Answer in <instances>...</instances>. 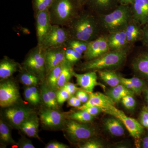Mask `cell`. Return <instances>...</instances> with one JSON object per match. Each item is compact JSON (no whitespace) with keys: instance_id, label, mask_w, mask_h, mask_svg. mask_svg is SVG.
<instances>
[{"instance_id":"cell-43","label":"cell","mask_w":148,"mask_h":148,"mask_svg":"<svg viewBox=\"0 0 148 148\" xmlns=\"http://www.w3.org/2000/svg\"><path fill=\"white\" fill-rule=\"evenodd\" d=\"M88 92L84 90L79 89L76 92V96L78 98L82 103H86L88 101L89 95L88 94Z\"/></svg>"},{"instance_id":"cell-12","label":"cell","mask_w":148,"mask_h":148,"mask_svg":"<svg viewBox=\"0 0 148 148\" xmlns=\"http://www.w3.org/2000/svg\"><path fill=\"white\" fill-rule=\"evenodd\" d=\"M34 114L32 109L22 107L9 108L5 112L7 119L14 127L18 128H20L22 123Z\"/></svg>"},{"instance_id":"cell-7","label":"cell","mask_w":148,"mask_h":148,"mask_svg":"<svg viewBox=\"0 0 148 148\" xmlns=\"http://www.w3.org/2000/svg\"><path fill=\"white\" fill-rule=\"evenodd\" d=\"M103 112L120 120L130 135L133 138H139L143 133L144 129L141 123L136 119L127 116L122 111L117 109L114 106L109 110H104Z\"/></svg>"},{"instance_id":"cell-6","label":"cell","mask_w":148,"mask_h":148,"mask_svg":"<svg viewBox=\"0 0 148 148\" xmlns=\"http://www.w3.org/2000/svg\"><path fill=\"white\" fill-rule=\"evenodd\" d=\"M29 72L42 76L46 71L45 50L38 45L31 51L24 63Z\"/></svg>"},{"instance_id":"cell-50","label":"cell","mask_w":148,"mask_h":148,"mask_svg":"<svg viewBox=\"0 0 148 148\" xmlns=\"http://www.w3.org/2000/svg\"><path fill=\"white\" fill-rule=\"evenodd\" d=\"M19 147L21 148H35V147L31 141L29 140L23 141L20 143Z\"/></svg>"},{"instance_id":"cell-1","label":"cell","mask_w":148,"mask_h":148,"mask_svg":"<svg viewBox=\"0 0 148 148\" xmlns=\"http://www.w3.org/2000/svg\"><path fill=\"white\" fill-rule=\"evenodd\" d=\"M68 25L70 38L88 42L100 36L102 27L99 19L87 13L77 15Z\"/></svg>"},{"instance_id":"cell-19","label":"cell","mask_w":148,"mask_h":148,"mask_svg":"<svg viewBox=\"0 0 148 148\" xmlns=\"http://www.w3.org/2000/svg\"><path fill=\"white\" fill-rule=\"evenodd\" d=\"M108 39L110 50L124 49L127 44L124 29L110 33Z\"/></svg>"},{"instance_id":"cell-24","label":"cell","mask_w":148,"mask_h":148,"mask_svg":"<svg viewBox=\"0 0 148 148\" xmlns=\"http://www.w3.org/2000/svg\"><path fill=\"white\" fill-rule=\"evenodd\" d=\"M98 74L101 79L112 88L121 84L120 77L113 71L108 69L101 70L98 71Z\"/></svg>"},{"instance_id":"cell-17","label":"cell","mask_w":148,"mask_h":148,"mask_svg":"<svg viewBox=\"0 0 148 148\" xmlns=\"http://www.w3.org/2000/svg\"><path fill=\"white\" fill-rule=\"evenodd\" d=\"M89 94L88 101L82 106L79 107L78 109L88 106H95L101 108L103 112L114 106L115 102L107 95H104L100 92H92Z\"/></svg>"},{"instance_id":"cell-27","label":"cell","mask_w":148,"mask_h":148,"mask_svg":"<svg viewBox=\"0 0 148 148\" xmlns=\"http://www.w3.org/2000/svg\"><path fill=\"white\" fill-rule=\"evenodd\" d=\"M63 63L56 66L48 74V86L53 90L57 88V82L62 71Z\"/></svg>"},{"instance_id":"cell-38","label":"cell","mask_w":148,"mask_h":148,"mask_svg":"<svg viewBox=\"0 0 148 148\" xmlns=\"http://www.w3.org/2000/svg\"><path fill=\"white\" fill-rule=\"evenodd\" d=\"M113 88L116 91L120 93L123 97L127 95H133L135 92L130 89H128L127 88L124 86L123 85L120 84L115 87L112 88Z\"/></svg>"},{"instance_id":"cell-23","label":"cell","mask_w":148,"mask_h":148,"mask_svg":"<svg viewBox=\"0 0 148 148\" xmlns=\"http://www.w3.org/2000/svg\"><path fill=\"white\" fill-rule=\"evenodd\" d=\"M17 69V64L16 62L8 58L3 59L0 63V77L6 79L11 76Z\"/></svg>"},{"instance_id":"cell-26","label":"cell","mask_w":148,"mask_h":148,"mask_svg":"<svg viewBox=\"0 0 148 148\" xmlns=\"http://www.w3.org/2000/svg\"><path fill=\"white\" fill-rule=\"evenodd\" d=\"M73 72L70 63L65 60L63 63V68L57 82V88H62L64 85L69 82L73 75Z\"/></svg>"},{"instance_id":"cell-32","label":"cell","mask_w":148,"mask_h":148,"mask_svg":"<svg viewBox=\"0 0 148 148\" xmlns=\"http://www.w3.org/2000/svg\"><path fill=\"white\" fill-rule=\"evenodd\" d=\"M54 0H34V5L36 12L49 9Z\"/></svg>"},{"instance_id":"cell-3","label":"cell","mask_w":148,"mask_h":148,"mask_svg":"<svg viewBox=\"0 0 148 148\" xmlns=\"http://www.w3.org/2000/svg\"><path fill=\"white\" fill-rule=\"evenodd\" d=\"M127 55L125 49L110 51L98 58L88 61L83 65L82 70L99 71L116 68L124 62Z\"/></svg>"},{"instance_id":"cell-4","label":"cell","mask_w":148,"mask_h":148,"mask_svg":"<svg viewBox=\"0 0 148 148\" xmlns=\"http://www.w3.org/2000/svg\"><path fill=\"white\" fill-rule=\"evenodd\" d=\"M49 10L52 24L60 26L68 25L77 15L73 0H54Z\"/></svg>"},{"instance_id":"cell-22","label":"cell","mask_w":148,"mask_h":148,"mask_svg":"<svg viewBox=\"0 0 148 148\" xmlns=\"http://www.w3.org/2000/svg\"><path fill=\"white\" fill-rule=\"evenodd\" d=\"M104 125L106 130L114 136L121 137L124 134V124L115 117L105 120Z\"/></svg>"},{"instance_id":"cell-53","label":"cell","mask_w":148,"mask_h":148,"mask_svg":"<svg viewBox=\"0 0 148 148\" xmlns=\"http://www.w3.org/2000/svg\"><path fill=\"white\" fill-rule=\"evenodd\" d=\"M76 1L80 5H82L85 2L87 1V0H76Z\"/></svg>"},{"instance_id":"cell-14","label":"cell","mask_w":148,"mask_h":148,"mask_svg":"<svg viewBox=\"0 0 148 148\" xmlns=\"http://www.w3.org/2000/svg\"><path fill=\"white\" fill-rule=\"evenodd\" d=\"M131 5L132 18L140 24H148V0H132Z\"/></svg>"},{"instance_id":"cell-29","label":"cell","mask_w":148,"mask_h":148,"mask_svg":"<svg viewBox=\"0 0 148 148\" xmlns=\"http://www.w3.org/2000/svg\"><path fill=\"white\" fill-rule=\"evenodd\" d=\"M0 138L1 141L4 143H14L11 135L9 128L1 120L0 121Z\"/></svg>"},{"instance_id":"cell-51","label":"cell","mask_w":148,"mask_h":148,"mask_svg":"<svg viewBox=\"0 0 148 148\" xmlns=\"http://www.w3.org/2000/svg\"><path fill=\"white\" fill-rule=\"evenodd\" d=\"M142 145L143 148H148V136L143 139Z\"/></svg>"},{"instance_id":"cell-49","label":"cell","mask_w":148,"mask_h":148,"mask_svg":"<svg viewBox=\"0 0 148 148\" xmlns=\"http://www.w3.org/2000/svg\"><path fill=\"white\" fill-rule=\"evenodd\" d=\"M29 87H30V89L32 91V94L34 97L35 100L36 101L37 104H38L40 101V94L38 90V89L35 86H29Z\"/></svg>"},{"instance_id":"cell-35","label":"cell","mask_w":148,"mask_h":148,"mask_svg":"<svg viewBox=\"0 0 148 148\" xmlns=\"http://www.w3.org/2000/svg\"><path fill=\"white\" fill-rule=\"evenodd\" d=\"M121 102L125 108L130 110L135 109L136 106V101L133 97V95H127L123 97Z\"/></svg>"},{"instance_id":"cell-41","label":"cell","mask_w":148,"mask_h":148,"mask_svg":"<svg viewBox=\"0 0 148 148\" xmlns=\"http://www.w3.org/2000/svg\"><path fill=\"white\" fill-rule=\"evenodd\" d=\"M103 145L100 142L95 140H89L86 142L82 145L80 146L81 148H102Z\"/></svg>"},{"instance_id":"cell-47","label":"cell","mask_w":148,"mask_h":148,"mask_svg":"<svg viewBox=\"0 0 148 148\" xmlns=\"http://www.w3.org/2000/svg\"><path fill=\"white\" fill-rule=\"evenodd\" d=\"M69 146L63 143L57 142H52L46 146V148H68Z\"/></svg>"},{"instance_id":"cell-31","label":"cell","mask_w":148,"mask_h":148,"mask_svg":"<svg viewBox=\"0 0 148 148\" xmlns=\"http://www.w3.org/2000/svg\"><path fill=\"white\" fill-rule=\"evenodd\" d=\"M20 80L23 84L28 86H36L39 82L37 75L30 72L22 74L20 77Z\"/></svg>"},{"instance_id":"cell-52","label":"cell","mask_w":148,"mask_h":148,"mask_svg":"<svg viewBox=\"0 0 148 148\" xmlns=\"http://www.w3.org/2000/svg\"><path fill=\"white\" fill-rule=\"evenodd\" d=\"M132 0H118L120 4L127 5L130 4Z\"/></svg>"},{"instance_id":"cell-39","label":"cell","mask_w":148,"mask_h":148,"mask_svg":"<svg viewBox=\"0 0 148 148\" xmlns=\"http://www.w3.org/2000/svg\"><path fill=\"white\" fill-rule=\"evenodd\" d=\"M78 109L79 110L86 111L93 116H96L103 112V110L101 108L95 106H88Z\"/></svg>"},{"instance_id":"cell-10","label":"cell","mask_w":148,"mask_h":148,"mask_svg":"<svg viewBox=\"0 0 148 148\" xmlns=\"http://www.w3.org/2000/svg\"><path fill=\"white\" fill-rule=\"evenodd\" d=\"M110 50L108 36L102 35L88 42L84 56L88 61H90L100 57Z\"/></svg>"},{"instance_id":"cell-13","label":"cell","mask_w":148,"mask_h":148,"mask_svg":"<svg viewBox=\"0 0 148 148\" xmlns=\"http://www.w3.org/2000/svg\"><path fill=\"white\" fill-rule=\"evenodd\" d=\"M65 49L63 47L45 50L46 72L48 74L54 68L66 60Z\"/></svg>"},{"instance_id":"cell-33","label":"cell","mask_w":148,"mask_h":148,"mask_svg":"<svg viewBox=\"0 0 148 148\" xmlns=\"http://www.w3.org/2000/svg\"><path fill=\"white\" fill-rule=\"evenodd\" d=\"M82 54L71 48H68L65 50V58L70 64L75 63L80 59Z\"/></svg>"},{"instance_id":"cell-48","label":"cell","mask_w":148,"mask_h":148,"mask_svg":"<svg viewBox=\"0 0 148 148\" xmlns=\"http://www.w3.org/2000/svg\"><path fill=\"white\" fill-rule=\"evenodd\" d=\"M142 40L143 43L148 46V24L145 25V27L143 29Z\"/></svg>"},{"instance_id":"cell-15","label":"cell","mask_w":148,"mask_h":148,"mask_svg":"<svg viewBox=\"0 0 148 148\" xmlns=\"http://www.w3.org/2000/svg\"><path fill=\"white\" fill-rule=\"evenodd\" d=\"M73 75L76 79L78 85L88 93L92 92L97 86H102L97 82V74L95 71L84 74H78L73 72Z\"/></svg>"},{"instance_id":"cell-5","label":"cell","mask_w":148,"mask_h":148,"mask_svg":"<svg viewBox=\"0 0 148 148\" xmlns=\"http://www.w3.org/2000/svg\"><path fill=\"white\" fill-rule=\"evenodd\" d=\"M60 25L52 24L49 32L42 43L44 50L48 49L64 47L70 39L68 30Z\"/></svg>"},{"instance_id":"cell-11","label":"cell","mask_w":148,"mask_h":148,"mask_svg":"<svg viewBox=\"0 0 148 148\" xmlns=\"http://www.w3.org/2000/svg\"><path fill=\"white\" fill-rule=\"evenodd\" d=\"M52 25L49 10L37 12L36 29L38 45H41Z\"/></svg>"},{"instance_id":"cell-28","label":"cell","mask_w":148,"mask_h":148,"mask_svg":"<svg viewBox=\"0 0 148 148\" xmlns=\"http://www.w3.org/2000/svg\"><path fill=\"white\" fill-rule=\"evenodd\" d=\"M88 42L70 38L66 43L68 48H71L81 54H83L87 49Z\"/></svg>"},{"instance_id":"cell-37","label":"cell","mask_w":148,"mask_h":148,"mask_svg":"<svg viewBox=\"0 0 148 148\" xmlns=\"http://www.w3.org/2000/svg\"><path fill=\"white\" fill-rule=\"evenodd\" d=\"M41 96L42 99L45 105L48 108L53 109V106L51 103L49 95L46 89V85H44L42 86L41 88Z\"/></svg>"},{"instance_id":"cell-34","label":"cell","mask_w":148,"mask_h":148,"mask_svg":"<svg viewBox=\"0 0 148 148\" xmlns=\"http://www.w3.org/2000/svg\"><path fill=\"white\" fill-rule=\"evenodd\" d=\"M126 79L132 84L135 93L138 95L140 94L144 89L145 86V82L143 80L136 77L132 78Z\"/></svg>"},{"instance_id":"cell-18","label":"cell","mask_w":148,"mask_h":148,"mask_svg":"<svg viewBox=\"0 0 148 148\" xmlns=\"http://www.w3.org/2000/svg\"><path fill=\"white\" fill-rule=\"evenodd\" d=\"M88 5L99 15L110 13L117 7L118 0H87Z\"/></svg>"},{"instance_id":"cell-25","label":"cell","mask_w":148,"mask_h":148,"mask_svg":"<svg viewBox=\"0 0 148 148\" xmlns=\"http://www.w3.org/2000/svg\"><path fill=\"white\" fill-rule=\"evenodd\" d=\"M132 67L138 73L148 78V53L138 56L133 61Z\"/></svg>"},{"instance_id":"cell-46","label":"cell","mask_w":148,"mask_h":148,"mask_svg":"<svg viewBox=\"0 0 148 148\" xmlns=\"http://www.w3.org/2000/svg\"><path fill=\"white\" fill-rule=\"evenodd\" d=\"M82 102L80 101L76 96H71L70 97L68 100V104L69 106L71 107L78 108L81 106Z\"/></svg>"},{"instance_id":"cell-21","label":"cell","mask_w":148,"mask_h":148,"mask_svg":"<svg viewBox=\"0 0 148 148\" xmlns=\"http://www.w3.org/2000/svg\"><path fill=\"white\" fill-rule=\"evenodd\" d=\"M38 119L34 114L22 123L20 129L29 137L38 138Z\"/></svg>"},{"instance_id":"cell-44","label":"cell","mask_w":148,"mask_h":148,"mask_svg":"<svg viewBox=\"0 0 148 148\" xmlns=\"http://www.w3.org/2000/svg\"><path fill=\"white\" fill-rule=\"evenodd\" d=\"M24 96L26 100L33 105H37L36 101L35 100L34 95L32 94L30 87H28L25 89L24 91Z\"/></svg>"},{"instance_id":"cell-36","label":"cell","mask_w":148,"mask_h":148,"mask_svg":"<svg viewBox=\"0 0 148 148\" xmlns=\"http://www.w3.org/2000/svg\"><path fill=\"white\" fill-rule=\"evenodd\" d=\"M71 96L70 94L66 90L63 88H60L56 93L57 103L59 105H62L69 100Z\"/></svg>"},{"instance_id":"cell-30","label":"cell","mask_w":148,"mask_h":148,"mask_svg":"<svg viewBox=\"0 0 148 148\" xmlns=\"http://www.w3.org/2000/svg\"><path fill=\"white\" fill-rule=\"evenodd\" d=\"M94 117L86 111L84 110L73 113L70 116V118L72 120L82 123L91 121L94 118Z\"/></svg>"},{"instance_id":"cell-9","label":"cell","mask_w":148,"mask_h":148,"mask_svg":"<svg viewBox=\"0 0 148 148\" xmlns=\"http://www.w3.org/2000/svg\"><path fill=\"white\" fill-rule=\"evenodd\" d=\"M20 97L19 90L15 83L12 81L2 83L0 84V106L8 108L18 101Z\"/></svg>"},{"instance_id":"cell-8","label":"cell","mask_w":148,"mask_h":148,"mask_svg":"<svg viewBox=\"0 0 148 148\" xmlns=\"http://www.w3.org/2000/svg\"><path fill=\"white\" fill-rule=\"evenodd\" d=\"M65 130L68 136L74 141L88 140L95 134L94 128L73 120L67 123Z\"/></svg>"},{"instance_id":"cell-40","label":"cell","mask_w":148,"mask_h":148,"mask_svg":"<svg viewBox=\"0 0 148 148\" xmlns=\"http://www.w3.org/2000/svg\"><path fill=\"white\" fill-rule=\"evenodd\" d=\"M106 93L115 103H119L121 101L122 98L123 97L122 95L116 90H114L112 88L107 90Z\"/></svg>"},{"instance_id":"cell-54","label":"cell","mask_w":148,"mask_h":148,"mask_svg":"<svg viewBox=\"0 0 148 148\" xmlns=\"http://www.w3.org/2000/svg\"><path fill=\"white\" fill-rule=\"evenodd\" d=\"M146 98H147V101L148 104V89L146 90Z\"/></svg>"},{"instance_id":"cell-45","label":"cell","mask_w":148,"mask_h":148,"mask_svg":"<svg viewBox=\"0 0 148 148\" xmlns=\"http://www.w3.org/2000/svg\"><path fill=\"white\" fill-rule=\"evenodd\" d=\"M62 88L66 90L71 96L76 93L77 91L79 89L75 85L69 82L64 85Z\"/></svg>"},{"instance_id":"cell-20","label":"cell","mask_w":148,"mask_h":148,"mask_svg":"<svg viewBox=\"0 0 148 148\" xmlns=\"http://www.w3.org/2000/svg\"><path fill=\"white\" fill-rule=\"evenodd\" d=\"M140 26L137 21L132 18L125 27L127 44L133 43L142 39L143 29H141Z\"/></svg>"},{"instance_id":"cell-2","label":"cell","mask_w":148,"mask_h":148,"mask_svg":"<svg viewBox=\"0 0 148 148\" xmlns=\"http://www.w3.org/2000/svg\"><path fill=\"white\" fill-rule=\"evenodd\" d=\"M128 5L120 4L110 13L99 15L101 27L110 34L124 29L132 18L131 8Z\"/></svg>"},{"instance_id":"cell-16","label":"cell","mask_w":148,"mask_h":148,"mask_svg":"<svg viewBox=\"0 0 148 148\" xmlns=\"http://www.w3.org/2000/svg\"><path fill=\"white\" fill-rule=\"evenodd\" d=\"M40 119L43 125L50 128L61 126L64 121L63 114L54 109H45L41 112Z\"/></svg>"},{"instance_id":"cell-42","label":"cell","mask_w":148,"mask_h":148,"mask_svg":"<svg viewBox=\"0 0 148 148\" xmlns=\"http://www.w3.org/2000/svg\"><path fill=\"white\" fill-rule=\"evenodd\" d=\"M140 123L143 127L148 128V109L144 108L141 112L140 117Z\"/></svg>"}]
</instances>
